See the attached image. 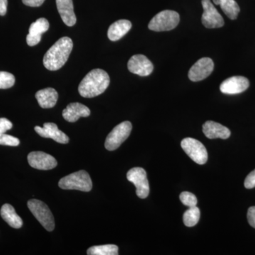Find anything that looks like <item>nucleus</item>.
<instances>
[{
	"label": "nucleus",
	"instance_id": "bb28decb",
	"mask_svg": "<svg viewBox=\"0 0 255 255\" xmlns=\"http://www.w3.org/2000/svg\"><path fill=\"white\" fill-rule=\"evenodd\" d=\"M20 141L17 137L11 136L7 134H0V145L8 146H18Z\"/></svg>",
	"mask_w": 255,
	"mask_h": 255
},
{
	"label": "nucleus",
	"instance_id": "9d476101",
	"mask_svg": "<svg viewBox=\"0 0 255 255\" xmlns=\"http://www.w3.org/2000/svg\"><path fill=\"white\" fill-rule=\"evenodd\" d=\"M214 69V61L211 58H201L189 70L188 74L189 80L193 82L201 81L208 78Z\"/></svg>",
	"mask_w": 255,
	"mask_h": 255
},
{
	"label": "nucleus",
	"instance_id": "f257e3e1",
	"mask_svg": "<svg viewBox=\"0 0 255 255\" xmlns=\"http://www.w3.org/2000/svg\"><path fill=\"white\" fill-rule=\"evenodd\" d=\"M110 83V76L107 72L102 69H94L80 82L79 93L85 98H93L104 93Z\"/></svg>",
	"mask_w": 255,
	"mask_h": 255
},
{
	"label": "nucleus",
	"instance_id": "1a4fd4ad",
	"mask_svg": "<svg viewBox=\"0 0 255 255\" xmlns=\"http://www.w3.org/2000/svg\"><path fill=\"white\" fill-rule=\"evenodd\" d=\"M204 13L201 21L203 25L208 28H221L224 26V20L218 10L210 0H202Z\"/></svg>",
	"mask_w": 255,
	"mask_h": 255
},
{
	"label": "nucleus",
	"instance_id": "7c9ffc66",
	"mask_svg": "<svg viewBox=\"0 0 255 255\" xmlns=\"http://www.w3.org/2000/svg\"><path fill=\"white\" fill-rule=\"evenodd\" d=\"M23 4L31 7L41 6L45 0H22Z\"/></svg>",
	"mask_w": 255,
	"mask_h": 255
},
{
	"label": "nucleus",
	"instance_id": "7ed1b4c3",
	"mask_svg": "<svg viewBox=\"0 0 255 255\" xmlns=\"http://www.w3.org/2000/svg\"><path fill=\"white\" fill-rule=\"evenodd\" d=\"M58 185L63 189H73L85 192H88L92 189L91 178L85 170L78 171L62 178Z\"/></svg>",
	"mask_w": 255,
	"mask_h": 255
},
{
	"label": "nucleus",
	"instance_id": "0eeeda50",
	"mask_svg": "<svg viewBox=\"0 0 255 255\" xmlns=\"http://www.w3.org/2000/svg\"><path fill=\"white\" fill-rule=\"evenodd\" d=\"M183 150L194 162L199 164L206 163L208 152L205 146L200 141L191 137H186L181 142Z\"/></svg>",
	"mask_w": 255,
	"mask_h": 255
},
{
	"label": "nucleus",
	"instance_id": "aec40b11",
	"mask_svg": "<svg viewBox=\"0 0 255 255\" xmlns=\"http://www.w3.org/2000/svg\"><path fill=\"white\" fill-rule=\"evenodd\" d=\"M132 23L127 19H121L112 23L108 30V37L112 41H117L130 31Z\"/></svg>",
	"mask_w": 255,
	"mask_h": 255
},
{
	"label": "nucleus",
	"instance_id": "c85d7f7f",
	"mask_svg": "<svg viewBox=\"0 0 255 255\" xmlns=\"http://www.w3.org/2000/svg\"><path fill=\"white\" fill-rule=\"evenodd\" d=\"M12 123L7 119L0 118V134L5 133L12 128Z\"/></svg>",
	"mask_w": 255,
	"mask_h": 255
},
{
	"label": "nucleus",
	"instance_id": "dca6fc26",
	"mask_svg": "<svg viewBox=\"0 0 255 255\" xmlns=\"http://www.w3.org/2000/svg\"><path fill=\"white\" fill-rule=\"evenodd\" d=\"M91 114L90 109L82 104L71 103L63 110V118L68 122H76L81 117H88Z\"/></svg>",
	"mask_w": 255,
	"mask_h": 255
},
{
	"label": "nucleus",
	"instance_id": "4468645a",
	"mask_svg": "<svg viewBox=\"0 0 255 255\" xmlns=\"http://www.w3.org/2000/svg\"><path fill=\"white\" fill-rule=\"evenodd\" d=\"M35 130L38 135L46 138H51L58 143L67 144L69 142V137L66 134L58 129V126L53 123L43 124V127H35Z\"/></svg>",
	"mask_w": 255,
	"mask_h": 255
},
{
	"label": "nucleus",
	"instance_id": "393cba45",
	"mask_svg": "<svg viewBox=\"0 0 255 255\" xmlns=\"http://www.w3.org/2000/svg\"><path fill=\"white\" fill-rule=\"evenodd\" d=\"M15 78L12 74L7 72H0V89H9L14 86Z\"/></svg>",
	"mask_w": 255,
	"mask_h": 255
},
{
	"label": "nucleus",
	"instance_id": "9b49d317",
	"mask_svg": "<svg viewBox=\"0 0 255 255\" xmlns=\"http://www.w3.org/2000/svg\"><path fill=\"white\" fill-rule=\"evenodd\" d=\"M128 68L130 73L139 76H148L153 71V65L150 60L143 55L132 56L128 63Z\"/></svg>",
	"mask_w": 255,
	"mask_h": 255
},
{
	"label": "nucleus",
	"instance_id": "6ab92c4d",
	"mask_svg": "<svg viewBox=\"0 0 255 255\" xmlns=\"http://www.w3.org/2000/svg\"><path fill=\"white\" fill-rule=\"evenodd\" d=\"M36 98L41 108H53L56 105L58 94L55 89L48 87L37 92Z\"/></svg>",
	"mask_w": 255,
	"mask_h": 255
},
{
	"label": "nucleus",
	"instance_id": "2f4dec72",
	"mask_svg": "<svg viewBox=\"0 0 255 255\" xmlns=\"http://www.w3.org/2000/svg\"><path fill=\"white\" fill-rule=\"evenodd\" d=\"M7 0H0V16H4L7 10Z\"/></svg>",
	"mask_w": 255,
	"mask_h": 255
},
{
	"label": "nucleus",
	"instance_id": "5701e85b",
	"mask_svg": "<svg viewBox=\"0 0 255 255\" xmlns=\"http://www.w3.org/2000/svg\"><path fill=\"white\" fill-rule=\"evenodd\" d=\"M87 255H119V248L115 245L93 246L87 250Z\"/></svg>",
	"mask_w": 255,
	"mask_h": 255
},
{
	"label": "nucleus",
	"instance_id": "b1692460",
	"mask_svg": "<svg viewBox=\"0 0 255 255\" xmlns=\"http://www.w3.org/2000/svg\"><path fill=\"white\" fill-rule=\"evenodd\" d=\"M200 219V210L199 208L194 206L189 208L183 215V221L187 227H193L196 226Z\"/></svg>",
	"mask_w": 255,
	"mask_h": 255
},
{
	"label": "nucleus",
	"instance_id": "a211bd4d",
	"mask_svg": "<svg viewBox=\"0 0 255 255\" xmlns=\"http://www.w3.org/2000/svg\"><path fill=\"white\" fill-rule=\"evenodd\" d=\"M57 8L62 20L68 26L76 23L77 18L74 12L73 0H56Z\"/></svg>",
	"mask_w": 255,
	"mask_h": 255
},
{
	"label": "nucleus",
	"instance_id": "f03ea898",
	"mask_svg": "<svg viewBox=\"0 0 255 255\" xmlns=\"http://www.w3.org/2000/svg\"><path fill=\"white\" fill-rule=\"evenodd\" d=\"M73 48V42L69 37H63L50 47L43 57V65L51 71L61 68L68 61Z\"/></svg>",
	"mask_w": 255,
	"mask_h": 255
},
{
	"label": "nucleus",
	"instance_id": "423d86ee",
	"mask_svg": "<svg viewBox=\"0 0 255 255\" xmlns=\"http://www.w3.org/2000/svg\"><path fill=\"white\" fill-rule=\"evenodd\" d=\"M131 130L132 124L130 122H124L117 125L106 139V149L110 151L117 150L128 137Z\"/></svg>",
	"mask_w": 255,
	"mask_h": 255
},
{
	"label": "nucleus",
	"instance_id": "a878e982",
	"mask_svg": "<svg viewBox=\"0 0 255 255\" xmlns=\"http://www.w3.org/2000/svg\"><path fill=\"white\" fill-rule=\"evenodd\" d=\"M179 198H180L182 204L184 206H187V207H194V206L197 205V199L192 193L184 191L180 194Z\"/></svg>",
	"mask_w": 255,
	"mask_h": 255
},
{
	"label": "nucleus",
	"instance_id": "c756f323",
	"mask_svg": "<svg viewBox=\"0 0 255 255\" xmlns=\"http://www.w3.org/2000/svg\"><path fill=\"white\" fill-rule=\"evenodd\" d=\"M248 220L252 227L255 228V206H252L248 209Z\"/></svg>",
	"mask_w": 255,
	"mask_h": 255
},
{
	"label": "nucleus",
	"instance_id": "cd10ccee",
	"mask_svg": "<svg viewBox=\"0 0 255 255\" xmlns=\"http://www.w3.org/2000/svg\"><path fill=\"white\" fill-rule=\"evenodd\" d=\"M244 185L245 187L248 189L255 187V169L247 176Z\"/></svg>",
	"mask_w": 255,
	"mask_h": 255
},
{
	"label": "nucleus",
	"instance_id": "4be33fe9",
	"mask_svg": "<svg viewBox=\"0 0 255 255\" xmlns=\"http://www.w3.org/2000/svg\"><path fill=\"white\" fill-rule=\"evenodd\" d=\"M216 5H220L225 14L231 19L235 20L239 14V5L235 0H213Z\"/></svg>",
	"mask_w": 255,
	"mask_h": 255
},
{
	"label": "nucleus",
	"instance_id": "2eb2a0df",
	"mask_svg": "<svg viewBox=\"0 0 255 255\" xmlns=\"http://www.w3.org/2000/svg\"><path fill=\"white\" fill-rule=\"evenodd\" d=\"M49 22L45 18H40L32 23L26 36V43L29 46H34L40 43L41 36L49 28Z\"/></svg>",
	"mask_w": 255,
	"mask_h": 255
},
{
	"label": "nucleus",
	"instance_id": "ddd939ff",
	"mask_svg": "<svg viewBox=\"0 0 255 255\" xmlns=\"http://www.w3.org/2000/svg\"><path fill=\"white\" fill-rule=\"evenodd\" d=\"M250 82L248 78L243 76H234L223 81L220 86V90L226 95H238L248 90Z\"/></svg>",
	"mask_w": 255,
	"mask_h": 255
},
{
	"label": "nucleus",
	"instance_id": "6e6552de",
	"mask_svg": "<svg viewBox=\"0 0 255 255\" xmlns=\"http://www.w3.org/2000/svg\"><path fill=\"white\" fill-rule=\"evenodd\" d=\"M127 179L136 187V194L140 199H145L150 193L147 173L141 167H134L127 173Z\"/></svg>",
	"mask_w": 255,
	"mask_h": 255
},
{
	"label": "nucleus",
	"instance_id": "412c9836",
	"mask_svg": "<svg viewBox=\"0 0 255 255\" xmlns=\"http://www.w3.org/2000/svg\"><path fill=\"white\" fill-rule=\"evenodd\" d=\"M0 214L5 222L7 223L11 227L16 229L22 227V219L16 214L14 207L10 204H4L0 211Z\"/></svg>",
	"mask_w": 255,
	"mask_h": 255
},
{
	"label": "nucleus",
	"instance_id": "20e7f679",
	"mask_svg": "<svg viewBox=\"0 0 255 255\" xmlns=\"http://www.w3.org/2000/svg\"><path fill=\"white\" fill-rule=\"evenodd\" d=\"M180 16L176 11L164 10L156 14L148 24L149 29L154 31H167L174 29L179 24Z\"/></svg>",
	"mask_w": 255,
	"mask_h": 255
},
{
	"label": "nucleus",
	"instance_id": "f3484780",
	"mask_svg": "<svg viewBox=\"0 0 255 255\" xmlns=\"http://www.w3.org/2000/svg\"><path fill=\"white\" fill-rule=\"evenodd\" d=\"M203 132L209 139H227L231 133L227 127L212 121H208L203 125Z\"/></svg>",
	"mask_w": 255,
	"mask_h": 255
},
{
	"label": "nucleus",
	"instance_id": "39448f33",
	"mask_svg": "<svg viewBox=\"0 0 255 255\" xmlns=\"http://www.w3.org/2000/svg\"><path fill=\"white\" fill-rule=\"evenodd\" d=\"M28 207L35 218L48 231H53L55 228L54 217L51 211L43 201L31 199L28 201Z\"/></svg>",
	"mask_w": 255,
	"mask_h": 255
},
{
	"label": "nucleus",
	"instance_id": "f8f14e48",
	"mask_svg": "<svg viewBox=\"0 0 255 255\" xmlns=\"http://www.w3.org/2000/svg\"><path fill=\"white\" fill-rule=\"evenodd\" d=\"M27 159L31 167L41 170H49L55 168L58 164L53 156L41 151L30 152Z\"/></svg>",
	"mask_w": 255,
	"mask_h": 255
}]
</instances>
